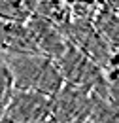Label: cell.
Wrapping results in <instances>:
<instances>
[{"instance_id":"6da1fadb","label":"cell","mask_w":119,"mask_h":123,"mask_svg":"<svg viewBox=\"0 0 119 123\" xmlns=\"http://www.w3.org/2000/svg\"><path fill=\"white\" fill-rule=\"evenodd\" d=\"M2 57L10 70L13 89L53 97L64 85L55 62L40 53H6Z\"/></svg>"},{"instance_id":"7a4b0ae2","label":"cell","mask_w":119,"mask_h":123,"mask_svg":"<svg viewBox=\"0 0 119 123\" xmlns=\"http://www.w3.org/2000/svg\"><path fill=\"white\" fill-rule=\"evenodd\" d=\"M53 62L59 68L60 78H62L64 83L85 89V91L108 100L102 68L96 62H93L89 57H85L79 49H76L72 44H66L64 51Z\"/></svg>"},{"instance_id":"3957f363","label":"cell","mask_w":119,"mask_h":123,"mask_svg":"<svg viewBox=\"0 0 119 123\" xmlns=\"http://www.w3.org/2000/svg\"><path fill=\"white\" fill-rule=\"evenodd\" d=\"M49 117L53 123H91L95 95L64 83L53 97H49Z\"/></svg>"},{"instance_id":"277c9868","label":"cell","mask_w":119,"mask_h":123,"mask_svg":"<svg viewBox=\"0 0 119 123\" xmlns=\"http://www.w3.org/2000/svg\"><path fill=\"white\" fill-rule=\"evenodd\" d=\"M49 108H51L49 97L32 91L13 89L2 117L8 123H38L51 119Z\"/></svg>"},{"instance_id":"5b68a950","label":"cell","mask_w":119,"mask_h":123,"mask_svg":"<svg viewBox=\"0 0 119 123\" xmlns=\"http://www.w3.org/2000/svg\"><path fill=\"white\" fill-rule=\"evenodd\" d=\"M27 27H29V32L32 36V42H34V47H36V53L44 55L47 59L55 61L60 53L64 51L66 47V38L64 34L49 21H45L42 17L32 15L27 21Z\"/></svg>"},{"instance_id":"8992f818","label":"cell","mask_w":119,"mask_h":123,"mask_svg":"<svg viewBox=\"0 0 119 123\" xmlns=\"http://www.w3.org/2000/svg\"><path fill=\"white\" fill-rule=\"evenodd\" d=\"M0 53H36L27 23L0 19Z\"/></svg>"},{"instance_id":"52a82bcc","label":"cell","mask_w":119,"mask_h":123,"mask_svg":"<svg viewBox=\"0 0 119 123\" xmlns=\"http://www.w3.org/2000/svg\"><path fill=\"white\" fill-rule=\"evenodd\" d=\"M30 17H42L45 21L53 23L60 32L70 21V10L64 0H25Z\"/></svg>"},{"instance_id":"ba28073f","label":"cell","mask_w":119,"mask_h":123,"mask_svg":"<svg viewBox=\"0 0 119 123\" xmlns=\"http://www.w3.org/2000/svg\"><path fill=\"white\" fill-rule=\"evenodd\" d=\"M102 76H104L108 102L119 108V53H113L110 57V61L102 68Z\"/></svg>"},{"instance_id":"9c48e42d","label":"cell","mask_w":119,"mask_h":123,"mask_svg":"<svg viewBox=\"0 0 119 123\" xmlns=\"http://www.w3.org/2000/svg\"><path fill=\"white\" fill-rule=\"evenodd\" d=\"M0 19L27 23L30 19V13L25 6V0H0Z\"/></svg>"},{"instance_id":"30bf717a","label":"cell","mask_w":119,"mask_h":123,"mask_svg":"<svg viewBox=\"0 0 119 123\" xmlns=\"http://www.w3.org/2000/svg\"><path fill=\"white\" fill-rule=\"evenodd\" d=\"M91 123H119V108L95 95V110Z\"/></svg>"},{"instance_id":"8fae6325","label":"cell","mask_w":119,"mask_h":123,"mask_svg":"<svg viewBox=\"0 0 119 123\" xmlns=\"http://www.w3.org/2000/svg\"><path fill=\"white\" fill-rule=\"evenodd\" d=\"M12 93H13V81H12L8 66H6V61L0 53V119L4 116V110L8 106V100H10Z\"/></svg>"},{"instance_id":"7c38bea8","label":"cell","mask_w":119,"mask_h":123,"mask_svg":"<svg viewBox=\"0 0 119 123\" xmlns=\"http://www.w3.org/2000/svg\"><path fill=\"white\" fill-rule=\"evenodd\" d=\"M70 10V17H83L93 19L98 10V0H64Z\"/></svg>"},{"instance_id":"4fadbf2b","label":"cell","mask_w":119,"mask_h":123,"mask_svg":"<svg viewBox=\"0 0 119 123\" xmlns=\"http://www.w3.org/2000/svg\"><path fill=\"white\" fill-rule=\"evenodd\" d=\"M38 123H53L51 119H45V121H38Z\"/></svg>"},{"instance_id":"5bb4252c","label":"cell","mask_w":119,"mask_h":123,"mask_svg":"<svg viewBox=\"0 0 119 123\" xmlns=\"http://www.w3.org/2000/svg\"><path fill=\"white\" fill-rule=\"evenodd\" d=\"M0 123H8V121H6V119H4V117H2V119H0Z\"/></svg>"}]
</instances>
